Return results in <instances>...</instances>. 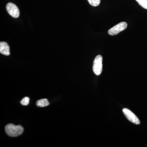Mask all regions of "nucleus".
<instances>
[{
    "instance_id": "1",
    "label": "nucleus",
    "mask_w": 147,
    "mask_h": 147,
    "mask_svg": "<svg viewBox=\"0 0 147 147\" xmlns=\"http://www.w3.org/2000/svg\"><path fill=\"white\" fill-rule=\"evenodd\" d=\"M6 133L11 137H16L23 134L24 129L21 125L9 124L5 127Z\"/></svg>"
},
{
    "instance_id": "2",
    "label": "nucleus",
    "mask_w": 147,
    "mask_h": 147,
    "mask_svg": "<svg viewBox=\"0 0 147 147\" xmlns=\"http://www.w3.org/2000/svg\"><path fill=\"white\" fill-rule=\"evenodd\" d=\"M102 58L101 55H98L95 58L93 65V71L96 75H98L101 74L102 71Z\"/></svg>"
},
{
    "instance_id": "3",
    "label": "nucleus",
    "mask_w": 147,
    "mask_h": 147,
    "mask_svg": "<svg viewBox=\"0 0 147 147\" xmlns=\"http://www.w3.org/2000/svg\"><path fill=\"white\" fill-rule=\"evenodd\" d=\"M127 24L126 22H121L110 29L108 30V34L112 36L118 34L119 33L125 30L127 27Z\"/></svg>"
},
{
    "instance_id": "4",
    "label": "nucleus",
    "mask_w": 147,
    "mask_h": 147,
    "mask_svg": "<svg viewBox=\"0 0 147 147\" xmlns=\"http://www.w3.org/2000/svg\"><path fill=\"white\" fill-rule=\"evenodd\" d=\"M6 9L9 14L13 18L19 17L20 12L17 6L12 3H9L7 4Z\"/></svg>"
},
{
    "instance_id": "5",
    "label": "nucleus",
    "mask_w": 147,
    "mask_h": 147,
    "mask_svg": "<svg viewBox=\"0 0 147 147\" xmlns=\"http://www.w3.org/2000/svg\"><path fill=\"white\" fill-rule=\"evenodd\" d=\"M123 112L129 121L135 124H140V121L139 118L130 110L127 108H123Z\"/></svg>"
},
{
    "instance_id": "6",
    "label": "nucleus",
    "mask_w": 147,
    "mask_h": 147,
    "mask_svg": "<svg viewBox=\"0 0 147 147\" xmlns=\"http://www.w3.org/2000/svg\"><path fill=\"white\" fill-rule=\"evenodd\" d=\"M0 53L5 56H9L10 55L9 46L7 42H0Z\"/></svg>"
},
{
    "instance_id": "7",
    "label": "nucleus",
    "mask_w": 147,
    "mask_h": 147,
    "mask_svg": "<svg viewBox=\"0 0 147 147\" xmlns=\"http://www.w3.org/2000/svg\"><path fill=\"white\" fill-rule=\"evenodd\" d=\"M50 104V102L46 98L40 99L36 102V105L38 107H44L48 106Z\"/></svg>"
},
{
    "instance_id": "8",
    "label": "nucleus",
    "mask_w": 147,
    "mask_h": 147,
    "mask_svg": "<svg viewBox=\"0 0 147 147\" xmlns=\"http://www.w3.org/2000/svg\"><path fill=\"white\" fill-rule=\"evenodd\" d=\"M139 5L143 8L147 9V0H136Z\"/></svg>"
},
{
    "instance_id": "9",
    "label": "nucleus",
    "mask_w": 147,
    "mask_h": 147,
    "mask_svg": "<svg viewBox=\"0 0 147 147\" xmlns=\"http://www.w3.org/2000/svg\"><path fill=\"white\" fill-rule=\"evenodd\" d=\"M90 5L94 7L98 6L99 5L100 3V0H88Z\"/></svg>"
},
{
    "instance_id": "10",
    "label": "nucleus",
    "mask_w": 147,
    "mask_h": 147,
    "mask_svg": "<svg viewBox=\"0 0 147 147\" xmlns=\"http://www.w3.org/2000/svg\"><path fill=\"white\" fill-rule=\"evenodd\" d=\"M29 102H30V98L28 97H24L21 101V105L24 106L28 105Z\"/></svg>"
}]
</instances>
